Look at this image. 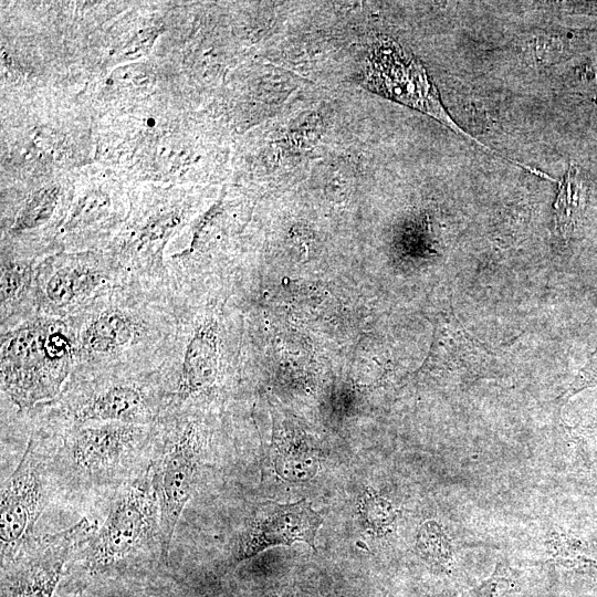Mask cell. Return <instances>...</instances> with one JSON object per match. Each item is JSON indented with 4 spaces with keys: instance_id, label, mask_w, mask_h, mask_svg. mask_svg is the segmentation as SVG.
I'll return each mask as SVG.
<instances>
[{
    "instance_id": "cell-6",
    "label": "cell",
    "mask_w": 597,
    "mask_h": 597,
    "mask_svg": "<svg viewBox=\"0 0 597 597\" xmlns=\"http://www.w3.org/2000/svg\"><path fill=\"white\" fill-rule=\"evenodd\" d=\"M116 280L113 265L90 258H48L36 266L34 312L59 318L78 314L112 290Z\"/></svg>"
},
{
    "instance_id": "cell-10",
    "label": "cell",
    "mask_w": 597,
    "mask_h": 597,
    "mask_svg": "<svg viewBox=\"0 0 597 597\" xmlns=\"http://www.w3.org/2000/svg\"><path fill=\"white\" fill-rule=\"evenodd\" d=\"M166 409L161 385L133 377H115L93 384L67 406L72 427L91 423L153 426Z\"/></svg>"
},
{
    "instance_id": "cell-24",
    "label": "cell",
    "mask_w": 597,
    "mask_h": 597,
    "mask_svg": "<svg viewBox=\"0 0 597 597\" xmlns=\"http://www.w3.org/2000/svg\"><path fill=\"white\" fill-rule=\"evenodd\" d=\"M594 386H597V347L561 398L567 400L577 392Z\"/></svg>"
},
{
    "instance_id": "cell-15",
    "label": "cell",
    "mask_w": 597,
    "mask_h": 597,
    "mask_svg": "<svg viewBox=\"0 0 597 597\" xmlns=\"http://www.w3.org/2000/svg\"><path fill=\"white\" fill-rule=\"evenodd\" d=\"M69 589L75 597H184L174 576L153 570L98 578Z\"/></svg>"
},
{
    "instance_id": "cell-5",
    "label": "cell",
    "mask_w": 597,
    "mask_h": 597,
    "mask_svg": "<svg viewBox=\"0 0 597 597\" xmlns=\"http://www.w3.org/2000/svg\"><path fill=\"white\" fill-rule=\"evenodd\" d=\"M172 421V420H171ZM205 437L192 420L169 427L161 451L150 467V475L159 509L161 546L168 562L174 533L190 500L202 464Z\"/></svg>"
},
{
    "instance_id": "cell-12",
    "label": "cell",
    "mask_w": 597,
    "mask_h": 597,
    "mask_svg": "<svg viewBox=\"0 0 597 597\" xmlns=\"http://www.w3.org/2000/svg\"><path fill=\"white\" fill-rule=\"evenodd\" d=\"M219 339L217 324L207 320L198 325L184 346L175 377L164 381L161 389L166 410L181 408L190 400L209 396L219 376Z\"/></svg>"
},
{
    "instance_id": "cell-21",
    "label": "cell",
    "mask_w": 597,
    "mask_h": 597,
    "mask_svg": "<svg viewBox=\"0 0 597 597\" xmlns=\"http://www.w3.org/2000/svg\"><path fill=\"white\" fill-rule=\"evenodd\" d=\"M109 206L108 197L102 192L85 195L77 201L64 223V231L73 232L92 227L107 214Z\"/></svg>"
},
{
    "instance_id": "cell-3",
    "label": "cell",
    "mask_w": 597,
    "mask_h": 597,
    "mask_svg": "<svg viewBox=\"0 0 597 597\" xmlns=\"http://www.w3.org/2000/svg\"><path fill=\"white\" fill-rule=\"evenodd\" d=\"M77 318V325L72 326L76 363L83 365L104 366L137 358L163 343L167 338L165 333H172L166 316L153 312L139 298L111 290L78 313Z\"/></svg>"
},
{
    "instance_id": "cell-22",
    "label": "cell",
    "mask_w": 597,
    "mask_h": 597,
    "mask_svg": "<svg viewBox=\"0 0 597 597\" xmlns=\"http://www.w3.org/2000/svg\"><path fill=\"white\" fill-rule=\"evenodd\" d=\"M517 579L504 563H498L493 573L476 586L465 590L460 597H509L516 590Z\"/></svg>"
},
{
    "instance_id": "cell-1",
    "label": "cell",
    "mask_w": 597,
    "mask_h": 597,
    "mask_svg": "<svg viewBox=\"0 0 597 597\" xmlns=\"http://www.w3.org/2000/svg\"><path fill=\"white\" fill-rule=\"evenodd\" d=\"M76 364L72 323L30 315L1 329V390L20 410L53 400Z\"/></svg>"
},
{
    "instance_id": "cell-20",
    "label": "cell",
    "mask_w": 597,
    "mask_h": 597,
    "mask_svg": "<svg viewBox=\"0 0 597 597\" xmlns=\"http://www.w3.org/2000/svg\"><path fill=\"white\" fill-rule=\"evenodd\" d=\"M574 467L585 482L597 488V426L584 427L575 434Z\"/></svg>"
},
{
    "instance_id": "cell-17",
    "label": "cell",
    "mask_w": 597,
    "mask_h": 597,
    "mask_svg": "<svg viewBox=\"0 0 597 597\" xmlns=\"http://www.w3.org/2000/svg\"><path fill=\"white\" fill-rule=\"evenodd\" d=\"M583 182L575 167H570L566 177L559 184V190L554 205L555 221L558 231L567 238L573 231L585 201Z\"/></svg>"
},
{
    "instance_id": "cell-25",
    "label": "cell",
    "mask_w": 597,
    "mask_h": 597,
    "mask_svg": "<svg viewBox=\"0 0 597 597\" xmlns=\"http://www.w3.org/2000/svg\"><path fill=\"white\" fill-rule=\"evenodd\" d=\"M55 597H75V595L71 589L61 584Z\"/></svg>"
},
{
    "instance_id": "cell-23",
    "label": "cell",
    "mask_w": 597,
    "mask_h": 597,
    "mask_svg": "<svg viewBox=\"0 0 597 597\" xmlns=\"http://www.w3.org/2000/svg\"><path fill=\"white\" fill-rule=\"evenodd\" d=\"M363 515L368 526L377 533H387L396 520L392 505L379 495L366 493L363 503Z\"/></svg>"
},
{
    "instance_id": "cell-9",
    "label": "cell",
    "mask_w": 597,
    "mask_h": 597,
    "mask_svg": "<svg viewBox=\"0 0 597 597\" xmlns=\"http://www.w3.org/2000/svg\"><path fill=\"white\" fill-rule=\"evenodd\" d=\"M366 83L370 88L434 117L480 147L498 154L453 122L423 66L390 39L380 40L374 45L368 60Z\"/></svg>"
},
{
    "instance_id": "cell-16",
    "label": "cell",
    "mask_w": 597,
    "mask_h": 597,
    "mask_svg": "<svg viewBox=\"0 0 597 597\" xmlns=\"http://www.w3.org/2000/svg\"><path fill=\"white\" fill-rule=\"evenodd\" d=\"M551 561L575 572H597V542L565 532H554L547 543Z\"/></svg>"
},
{
    "instance_id": "cell-11",
    "label": "cell",
    "mask_w": 597,
    "mask_h": 597,
    "mask_svg": "<svg viewBox=\"0 0 597 597\" xmlns=\"http://www.w3.org/2000/svg\"><path fill=\"white\" fill-rule=\"evenodd\" d=\"M322 516L306 499L280 504L272 501L258 505L240 534L234 564L251 558L269 547L304 542L315 551V537Z\"/></svg>"
},
{
    "instance_id": "cell-7",
    "label": "cell",
    "mask_w": 597,
    "mask_h": 597,
    "mask_svg": "<svg viewBox=\"0 0 597 597\" xmlns=\"http://www.w3.org/2000/svg\"><path fill=\"white\" fill-rule=\"evenodd\" d=\"M91 528L84 516L63 531L29 542L12 559L1 564L0 597H55L67 562L91 535Z\"/></svg>"
},
{
    "instance_id": "cell-13",
    "label": "cell",
    "mask_w": 597,
    "mask_h": 597,
    "mask_svg": "<svg viewBox=\"0 0 597 597\" xmlns=\"http://www.w3.org/2000/svg\"><path fill=\"white\" fill-rule=\"evenodd\" d=\"M38 264L34 259L2 253L0 270L1 327H8L35 314L34 280Z\"/></svg>"
},
{
    "instance_id": "cell-19",
    "label": "cell",
    "mask_w": 597,
    "mask_h": 597,
    "mask_svg": "<svg viewBox=\"0 0 597 597\" xmlns=\"http://www.w3.org/2000/svg\"><path fill=\"white\" fill-rule=\"evenodd\" d=\"M59 195L56 187H45L33 192L17 213L12 232L22 233L48 223L57 207Z\"/></svg>"
},
{
    "instance_id": "cell-2",
    "label": "cell",
    "mask_w": 597,
    "mask_h": 597,
    "mask_svg": "<svg viewBox=\"0 0 597 597\" xmlns=\"http://www.w3.org/2000/svg\"><path fill=\"white\" fill-rule=\"evenodd\" d=\"M155 551L164 563L159 509L150 468L119 489L101 527L86 538L80 558L81 575L65 586L128 573L146 572L143 562Z\"/></svg>"
},
{
    "instance_id": "cell-14",
    "label": "cell",
    "mask_w": 597,
    "mask_h": 597,
    "mask_svg": "<svg viewBox=\"0 0 597 597\" xmlns=\"http://www.w3.org/2000/svg\"><path fill=\"white\" fill-rule=\"evenodd\" d=\"M437 334L439 349L436 355L441 356V369L451 384L469 385L482 375L485 349L478 341L467 335L458 323L440 327Z\"/></svg>"
},
{
    "instance_id": "cell-8",
    "label": "cell",
    "mask_w": 597,
    "mask_h": 597,
    "mask_svg": "<svg viewBox=\"0 0 597 597\" xmlns=\"http://www.w3.org/2000/svg\"><path fill=\"white\" fill-rule=\"evenodd\" d=\"M49 492V461L30 438L21 460L1 488V564L12 559L29 542Z\"/></svg>"
},
{
    "instance_id": "cell-4",
    "label": "cell",
    "mask_w": 597,
    "mask_h": 597,
    "mask_svg": "<svg viewBox=\"0 0 597 597\" xmlns=\"http://www.w3.org/2000/svg\"><path fill=\"white\" fill-rule=\"evenodd\" d=\"M153 430L148 425L115 422L71 427L60 454L62 465L83 482L119 480L148 446Z\"/></svg>"
},
{
    "instance_id": "cell-18",
    "label": "cell",
    "mask_w": 597,
    "mask_h": 597,
    "mask_svg": "<svg viewBox=\"0 0 597 597\" xmlns=\"http://www.w3.org/2000/svg\"><path fill=\"white\" fill-rule=\"evenodd\" d=\"M416 548L419 555L432 567L443 572L451 570L453 566L451 543L437 521H427L419 527Z\"/></svg>"
}]
</instances>
